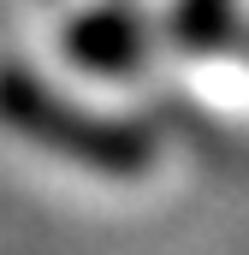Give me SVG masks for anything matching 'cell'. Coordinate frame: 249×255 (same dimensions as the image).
I'll return each instance as SVG.
<instances>
[{"label": "cell", "mask_w": 249, "mask_h": 255, "mask_svg": "<svg viewBox=\"0 0 249 255\" xmlns=\"http://www.w3.org/2000/svg\"><path fill=\"white\" fill-rule=\"evenodd\" d=\"M0 125L18 130L36 148H54L65 160L89 166V172H142L154 160V136L142 125H119V119H95L83 107H71L65 95H54L42 77L0 65Z\"/></svg>", "instance_id": "obj_1"}, {"label": "cell", "mask_w": 249, "mask_h": 255, "mask_svg": "<svg viewBox=\"0 0 249 255\" xmlns=\"http://www.w3.org/2000/svg\"><path fill=\"white\" fill-rule=\"evenodd\" d=\"M65 48H71V60L89 65V71H130L142 60V24L124 6H95V12H83L65 30Z\"/></svg>", "instance_id": "obj_2"}, {"label": "cell", "mask_w": 249, "mask_h": 255, "mask_svg": "<svg viewBox=\"0 0 249 255\" xmlns=\"http://www.w3.org/2000/svg\"><path fill=\"white\" fill-rule=\"evenodd\" d=\"M232 30V0H178V36L196 48H214Z\"/></svg>", "instance_id": "obj_3"}]
</instances>
